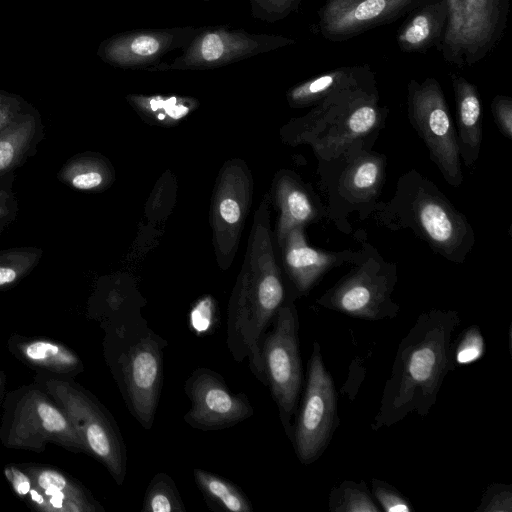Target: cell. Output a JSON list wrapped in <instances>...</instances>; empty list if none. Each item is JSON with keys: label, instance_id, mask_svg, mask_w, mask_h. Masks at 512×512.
<instances>
[{"label": "cell", "instance_id": "obj_6", "mask_svg": "<svg viewBox=\"0 0 512 512\" xmlns=\"http://www.w3.org/2000/svg\"><path fill=\"white\" fill-rule=\"evenodd\" d=\"M372 148L361 142L333 159L318 161L319 183L327 199L326 218L342 232L350 233V214L357 212L364 220L379 202L387 158Z\"/></svg>", "mask_w": 512, "mask_h": 512}, {"label": "cell", "instance_id": "obj_35", "mask_svg": "<svg viewBox=\"0 0 512 512\" xmlns=\"http://www.w3.org/2000/svg\"><path fill=\"white\" fill-rule=\"evenodd\" d=\"M30 103L21 96L0 91V129L23 112Z\"/></svg>", "mask_w": 512, "mask_h": 512}, {"label": "cell", "instance_id": "obj_7", "mask_svg": "<svg viewBox=\"0 0 512 512\" xmlns=\"http://www.w3.org/2000/svg\"><path fill=\"white\" fill-rule=\"evenodd\" d=\"M350 264V270L316 303L364 320L396 317L400 310L392 298L398 281L396 263L386 261L373 245L363 242Z\"/></svg>", "mask_w": 512, "mask_h": 512}, {"label": "cell", "instance_id": "obj_34", "mask_svg": "<svg viewBox=\"0 0 512 512\" xmlns=\"http://www.w3.org/2000/svg\"><path fill=\"white\" fill-rule=\"evenodd\" d=\"M494 121L501 134L512 139V99L508 96L497 95L491 103Z\"/></svg>", "mask_w": 512, "mask_h": 512}, {"label": "cell", "instance_id": "obj_10", "mask_svg": "<svg viewBox=\"0 0 512 512\" xmlns=\"http://www.w3.org/2000/svg\"><path fill=\"white\" fill-rule=\"evenodd\" d=\"M408 119L425 143L444 180L458 188L463 180L457 132L439 82L412 79L407 95Z\"/></svg>", "mask_w": 512, "mask_h": 512}, {"label": "cell", "instance_id": "obj_27", "mask_svg": "<svg viewBox=\"0 0 512 512\" xmlns=\"http://www.w3.org/2000/svg\"><path fill=\"white\" fill-rule=\"evenodd\" d=\"M185 510L173 479L164 472L155 474L147 487L141 511L184 512Z\"/></svg>", "mask_w": 512, "mask_h": 512}, {"label": "cell", "instance_id": "obj_9", "mask_svg": "<svg viewBox=\"0 0 512 512\" xmlns=\"http://www.w3.org/2000/svg\"><path fill=\"white\" fill-rule=\"evenodd\" d=\"M290 289L284 304L272 321V328L265 333L260 352L270 393L277 405L282 425L291 435V417L294 415L302 386V365L299 350V320Z\"/></svg>", "mask_w": 512, "mask_h": 512}, {"label": "cell", "instance_id": "obj_11", "mask_svg": "<svg viewBox=\"0 0 512 512\" xmlns=\"http://www.w3.org/2000/svg\"><path fill=\"white\" fill-rule=\"evenodd\" d=\"M337 426V393L317 342L308 364L305 390L291 439L299 461L315 462L329 444Z\"/></svg>", "mask_w": 512, "mask_h": 512}, {"label": "cell", "instance_id": "obj_1", "mask_svg": "<svg viewBox=\"0 0 512 512\" xmlns=\"http://www.w3.org/2000/svg\"><path fill=\"white\" fill-rule=\"evenodd\" d=\"M270 204L268 193L254 213L244 261L229 298L226 322V344L233 359H247L251 372L264 385L261 342L290 291L287 292L278 260Z\"/></svg>", "mask_w": 512, "mask_h": 512}, {"label": "cell", "instance_id": "obj_23", "mask_svg": "<svg viewBox=\"0 0 512 512\" xmlns=\"http://www.w3.org/2000/svg\"><path fill=\"white\" fill-rule=\"evenodd\" d=\"M126 100L146 123L163 127L179 124L199 106L197 99L178 95L130 94Z\"/></svg>", "mask_w": 512, "mask_h": 512}, {"label": "cell", "instance_id": "obj_18", "mask_svg": "<svg viewBox=\"0 0 512 512\" xmlns=\"http://www.w3.org/2000/svg\"><path fill=\"white\" fill-rule=\"evenodd\" d=\"M269 195L279 210L273 232L276 245L294 227H306L326 218L325 205L318 195L292 170L282 169L275 174Z\"/></svg>", "mask_w": 512, "mask_h": 512}, {"label": "cell", "instance_id": "obj_25", "mask_svg": "<svg viewBox=\"0 0 512 512\" xmlns=\"http://www.w3.org/2000/svg\"><path fill=\"white\" fill-rule=\"evenodd\" d=\"M195 483L211 509L229 512H251L252 506L246 494L231 481L195 468Z\"/></svg>", "mask_w": 512, "mask_h": 512}, {"label": "cell", "instance_id": "obj_33", "mask_svg": "<svg viewBox=\"0 0 512 512\" xmlns=\"http://www.w3.org/2000/svg\"><path fill=\"white\" fill-rule=\"evenodd\" d=\"M12 182L13 180L0 182V237L18 214V202L12 190Z\"/></svg>", "mask_w": 512, "mask_h": 512}, {"label": "cell", "instance_id": "obj_14", "mask_svg": "<svg viewBox=\"0 0 512 512\" xmlns=\"http://www.w3.org/2000/svg\"><path fill=\"white\" fill-rule=\"evenodd\" d=\"M191 402L184 421L201 431L232 427L254 414V408L244 393H234L223 377L206 367L192 371L184 384Z\"/></svg>", "mask_w": 512, "mask_h": 512}, {"label": "cell", "instance_id": "obj_17", "mask_svg": "<svg viewBox=\"0 0 512 512\" xmlns=\"http://www.w3.org/2000/svg\"><path fill=\"white\" fill-rule=\"evenodd\" d=\"M282 270L294 293L304 295L330 270L351 263L356 250L325 251L310 246L305 227L291 229L277 245Z\"/></svg>", "mask_w": 512, "mask_h": 512}, {"label": "cell", "instance_id": "obj_30", "mask_svg": "<svg viewBox=\"0 0 512 512\" xmlns=\"http://www.w3.org/2000/svg\"><path fill=\"white\" fill-rule=\"evenodd\" d=\"M372 494L382 511L412 512L411 503L392 485L380 479L371 482Z\"/></svg>", "mask_w": 512, "mask_h": 512}, {"label": "cell", "instance_id": "obj_4", "mask_svg": "<svg viewBox=\"0 0 512 512\" xmlns=\"http://www.w3.org/2000/svg\"><path fill=\"white\" fill-rule=\"evenodd\" d=\"M387 114L372 83L325 98L306 115L291 119L280 135L289 145H310L318 161H327L358 143L374 145Z\"/></svg>", "mask_w": 512, "mask_h": 512}, {"label": "cell", "instance_id": "obj_19", "mask_svg": "<svg viewBox=\"0 0 512 512\" xmlns=\"http://www.w3.org/2000/svg\"><path fill=\"white\" fill-rule=\"evenodd\" d=\"M43 136L41 115L31 104L0 129V182L14 180L16 170L35 153Z\"/></svg>", "mask_w": 512, "mask_h": 512}, {"label": "cell", "instance_id": "obj_41", "mask_svg": "<svg viewBox=\"0 0 512 512\" xmlns=\"http://www.w3.org/2000/svg\"><path fill=\"white\" fill-rule=\"evenodd\" d=\"M29 492H30L32 500H34L35 502H37L39 504L43 503V497L40 494H38L35 490H30Z\"/></svg>", "mask_w": 512, "mask_h": 512}, {"label": "cell", "instance_id": "obj_29", "mask_svg": "<svg viewBox=\"0 0 512 512\" xmlns=\"http://www.w3.org/2000/svg\"><path fill=\"white\" fill-rule=\"evenodd\" d=\"M485 352V342L477 325L468 327L453 343L455 365H466L479 360Z\"/></svg>", "mask_w": 512, "mask_h": 512}, {"label": "cell", "instance_id": "obj_36", "mask_svg": "<svg viewBox=\"0 0 512 512\" xmlns=\"http://www.w3.org/2000/svg\"><path fill=\"white\" fill-rule=\"evenodd\" d=\"M38 413L43 426L48 431H61L66 428V420L55 408L42 403L38 407Z\"/></svg>", "mask_w": 512, "mask_h": 512}, {"label": "cell", "instance_id": "obj_37", "mask_svg": "<svg viewBox=\"0 0 512 512\" xmlns=\"http://www.w3.org/2000/svg\"><path fill=\"white\" fill-rule=\"evenodd\" d=\"M58 347L46 342H38L28 346L27 355L35 360H41L57 354Z\"/></svg>", "mask_w": 512, "mask_h": 512}, {"label": "cell", "instance_id": "obj_26", "mask_svg": "<svg viewBox=\"0 0 512 512\" xmlns=\"http://www.w3.org/2000/svg\"><path fill=\"white\" fill-rule=\"evenodd\" d=\"M329 510L333 512H380L364 481L345 480L329 495Z\"/></svg>", "mask_w": 512, "mask_h": 512}, {"label": "cell", "instance_id": "obj_28", "mask_svg": "<svg viewBox=\"0 0 512 512\" xmlns=\"http://www.w3.org/2000/svg\"><path fill=\"white\" fill-rule=\"evenodd\" d=\"M42 250L36 247H19L0 251V286L15 282L41 260Z\"/></svg>", "mask_w": 512, "mask_h": 512}, {"label": "cell", "instance_id": "obj_15", "mask_svg": "<svg viewBox=\"0 0 512 512\" xmlns=\"http://www.w3.org/2000/svg\"><path fill=\"white\" fill-rule=\"evenodd\" d=\"M200 29L187 26L126 31L104 40L97 54L114 67L147 69L157 65L165 54L186 48Z\"/></svg>", "mask_w": 512, "mask_h": 512}, {"label": "cell", "instance_id": "obj_40", "mask_svg": "<svg viewBox=\"0 0 512 512\" xmlns=\"http://www.w3.org/2000/svg\"><path fill=\"white\" fill-rule=\"evenodd\" d=\"M64 493L62 492V490H58L56 491V493H54L51 498H50V503L55 507V508H61L62 505H63V500H64Z\"/></svg>", "mask_w": 512, "mask_h": 512}, {"label": "cell", "instance_id": "obj_42", "mask_svg": "<svg viewBox=\"0 0 512 512\" xmlns=\"http://www.w3.org/2000/svg\"><path fill=\"white\" fill-rule=\"evenodd\" d=\"M205 1H209V0H205Z\"/></svg>", "mask_w": 512, "mask_h": 512}, {"label": "cell", "instance_id": "obj_39", "mask_svg": "<svg viewBox=\"0 0 512 512\" xmlns=\"http://www.w3.org/2000/svg\"><path fill=\"white\" fill-rule=\"evenodd\" d=\"M13 475L15 490L21 495L27 494L30 491V482L28 478L17 470L13 472Z\"/></svg>", "mask_w": 512, "mask_h": 512}, {"label": "cell", "instance_id": "obj_24", "mask_svg": "<svg viewBox=\"0 0 512 512\" xmlns=\"http://www.w3.org/2000/svg\"><path fill=\"white\" fill-rule=\"evenodd\" d=\"M114 169L102 155L83 153L71 157L61 168V182L80 191L106 189L114 180Z\"/></svg>", "mask_w": 512, "mask_h": 512}, {"label": "cell", "instance_id": "obj_21", "mask_svg": "<svg viewBox=\"0 0 512 512\" xmlns=\"http://www.w3.org/2000/svg\"><path fill=\"white\" fill-rule=\"evenodd\" d=\"M376 83L367 66L340 67L308 79L286 93L292 108L315 106L325 98L343 90Z\"/></svg>", "mask_w": 512, "mask_h": 512}, {"label": "cell", "instance_id": "obj_8", "mask_svg": "<svg viewBox=\"0 0 512 512\" xmlns=\"http://www.w3.org/2000/svg\"><path fill=\"white\" fill-rule=\"evenodd\" d=\"M447 18L437 43L446 62L470 67L485 58L501 39L509 0H446Z\"/></svg>", "mask_w": 512, "mask_h": 512}, {"label": "cell", "instance_id": "obj_20", "mask_svg": "<svg viewBox=\"0 0 512 512\" xmlns=\"http://www.w3.org/2000/svg\"><path fill=\"white\" fill-rule=\"evenodd\" d=\"M457 107V138L460 157L467 167L479 157L483 138L482 103L477 87L466 78L451 74Z\"/></svg>", "mask_w": 512, "mask_h": 512}, {"label": "cell", "instance_id": "obj_5", "mask_svg": "<svg viewBox=\"0 0 512 512\" xmlns=\"http://www.w3.org/2000/svg\"><path fill=\"white\" fill-rule=\"evenodd\" d=\"M116 376L131 415L145 429L154 423L164 378L167 342L150 327L139 305L128 300L115 328Z\"/></svg>", "mask_w": 512, "mask_h": 512}, {"label": "cell", "instance_id": "obj_32", "mask_svg": "<svg viewBox=\"0 0 512 512\" xmlns=\"http://www.w3.org/2000/svg\"><path fill=\"white\" fill-rule=\"evenodd\" d=\"M300 0H251L254 17L273 22L288 16Z\"/></svg>", "mask_w": 512, "mask_h": 512}, {"label": "cell", "instance_id": "obj_2", "mask_svg": "<svg viewBox=\"0 0 512 512\" xmlns=\"http://www.w3.org/2000/svg\"><path fill=\"white\" fill-rule=\"evenodd\" d=\"M460 322L455 310L431 309L419 315L399 342L372 430L392 426L411 413H429L444 378L456 367L453 334Z\"/></svg>", "mask_w": 512, "mask_h": 512}, {"label": "cell", "instance_id": "obj_3", "mask_svg": "<svg viewBox=\"0 0 512 512\" xmlns=\"http://www.w3.org/2000/svg\"><path fill=\"white\" fill-rule=\"evenodd\" d=\"M391 231L407 229L446 260L463 264L475 244L465 214L429 178L411 169L396 183L392 198L379 201L371 215Z\"/></svg>", "mask_w": 512, "mask_h": 512}, {"label": "cell", "instance_id": "obj_38", "mask_svg": "<svg viewBox=\"0 0 512 512\" xmlns=\"http://www.w3.org/2000/svg\"><path fill=\"white\" fill-rule=\"evenodd\" d=\"M38 484L43 489L53 486L60 490H63L66 486V480L62 475H60L57 472L44 471L39 475Z\"/></svg>", "mask_w": 512, "mask_h": 512}, {"label": "cell", "instance_id": "obj_12", "mask_svg": "<svg viewBox=\"0 0 512 512\" xmlns=\"http://www.w3.org/2000/svg\"><path fill=\"white\" fill-rule=\"evenodd\" d=\"M253 198V177L245 161L227 160L219 170L210 205L212 244L218 266L231 267Z\"/></svg>", "mask_w": 512, "mask_h": 512}, {"label": "cell", "instance_id": "obj_22", "mask_svg": "<svg viewBox=\"0 0 512 512\" xmlns=\"http://www.w3.org/2000/svg\"><path fill=\"white\" fill-rule=\"evenodd\" d=\"M447 18L446 0H435L418 9L399 29L397 43L404 52H420L440 40Z\"/></svg>", "mask_w": 512, "mask_h": 512}, {"label": "cell", "instance_id": "obj_16", "mask_svg": "<svg viewBox=\"0 0 512 512\" xmlns=\"http://www.w3.org/2000/svg\"><path fill=\"white\" fill-rule=\"evenodd\" d=\"M418 0H327L320 13L321 33L343 40L395 19Z\"/></svg>", "mask_w": 512, "mask_h": 512}, {"label": "cell", "instance_id": "obj_13", "mask_svg": "<svg viewBox=\"0 0 512 512\" xmlns=\"http://www.w3.org/2000/svg\"><path fill=\"white\" fill-rule=\"evenodd\" d=\"M280 35L254 34L227 28L200 29L183 53L169 64H157L150 71L205 70L294 44Z\"/></svg>", "mask_w": 512, "mask_h": 512}, {"label": "cell", "instance_id": "obj_31", "mask_svg": "<svg viewBox=\"0 0 512 512\" xmlns=\"http://www.w3.org/2000/svg\"><path fill=\"white\" fill-rule=\"evenodd\" d=\"M511 512L512 486L495 483L490 485L481 499L476 512Z\"/></svg>", "mask_w": 512, "mask_h": 512}]
</instances>
